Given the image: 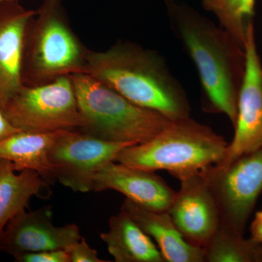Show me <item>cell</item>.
I'll use <instances>...</instances> for the list:
<instances>
[{
	"label": "cell",
	"instance_id": "obj_15",
	"mask_svg": "<svg viewBox=\"0 0 262 262\" xmlns=\"http://www.w3.org/2000/svg\"><path fill=\"white\" fill-rule=\"evenodd\" d=\"M100 237L116 262H165L151 237L121 211L110 217L107 232Z\"/></svg>",
	"mask_w": 262,
	"mask_h": 262
},
{
	"label": "cell",
	"instance_id": "obj_18",
	"mask_svg": "<svg viewBox=\"0 0 262 262\" xmlns=\"http://www.w3.org/2000/svg\"><path fill=\"white\" fill-rule=\"evenodd\" d=\"M204 262H262V244L222 225L203 248Z\"/></svg>",
	"mask_w": 262,
	"mask_h": 262
},
{
	"label": "cell",
	"instance_id": "obj_19",
	"mask_svg": "<svg viewBox=\"0 0 262 262\" xmlns=\"http://www.w3.org/2000/svg\"><path fill=\"white\" fill-rule=\"evenodd\" d=\"M256 0H206L203 4L216 16L221 27L244 48L248 25L252 22Z\"/></svg>",
	"mask_w": 262,
	"mask_h": 262
},
{
	"label": "cell",
	"instance_id": "obj_21",
	"mask_svg": "<svg viewBox=\"0 0 262 262\" xmlns=\"http://www.w3.org/2000/svg\"><path fill=\"white\" fill-rule=\"evenodd\" d=\"M70 262H105L98 256V252L82 237L79 242L67 250Z\"/></svg>",
	"mask_w": 262,
	"mask_h": 262
},
{
	"label": "cell",
	"instance_id": "obj_13",
	"mask_svg": "<svg viewBox=\"0 0 262 262\" xmlns=\"http://www.w3.org/2000/svg\"><path fill=\"white\" fill-rule=\"evenodd\" d=\"M35 13L18 2L0 5V108L23 85L20 72L24 34Z\"/></svg>",
	"mask_w": 262,
	"mask_h": 262
},
{
	"label": "cell",
	"instance_id": "obj_20",
	"mask_svg": "<svg viewBox=\"0 0 262 262\" xmlns=\"http://www.w3.org/2000/svg\"><path fill=\"white\" fill-rule=\"evenodd\" d=\"M15 259L20 262H70V256L66 250L24 253L16 256Z\"/></svg>",
	"mask_w": 262,
	"mask_h": 262
},
{
	"label": "cell",
	"instance_id": "obj_6",
	"mask_svg": "<svg viewBox=\"0 0 262 262\" xmlns=\"http://www.w3.org/2000/svg\"><path fill=\"white\" fill-rule=\"evenodd\" d=\"M20 131L79 130L82 117L70 76L37 86L22 85L1 108Z\"/></svg>",
	"mask_w": 262,
	"mask_h": 262
},
{
	"label": "cell",
	"instance_id": "obj_17",
	"mask_svg": "<svg viewBox=\"0 0 262 262\" xmlns=\"http://www.w3.org/2000/svg\"><path fill=\"white\" fill-rule=\"evenodd\" d=\"M56 132L19 131L0 141V159L12 162L15 171L34 170L48 184H53L56 179L50 162L49 151Z\"/></svg>",
	"mask_w": 262,
	"mask_h": 262
},
{
	"label": "cell",
	"instance_id": "obj_25",
	"mask_svg": "<svg viewBox=\"0 0 262 262\" xmlns=\"http://www.w3.org/2000/svg\"><path fill=\"white\" fill-rule=\"evenodd\" d=\"M202 3H203V2L206 1V0H201Z\"/></svg>",
	"mask_w": 262,
	"mask_h": 262
},
{
	"label": "cell",
	"instance_id": "obj_11",
	"mask_svg": "<svg viewBox=\"0 0 262 262\" xmlns=\"http://www.w3.org/2000/svg\"><path fill=\"white\" fill-rule=\"evenodd\" d=\"M203 170L180 180L167 211L184 239L202 248L221 225L218 205Z\"/></svg>",
	"mask_w": 262,
	"mask_h": 262
},
{
	"label": "cell",
	"instance_id": "obj_24",
	"mask_svg": "<svg viewBox=\"0 0 262 262\" xmlns=\"http://www.w3.org/2000/svg\"><path fill=\"white\" fill-rule=\"evenodd\" d=\"M19 0H0V5L3 3H13V2H18Z\"/></svg>",
	"mask_w": 262,
	"mask_h": 262
},
{
	"label": "cell",
	"instance_id": "obj_23",
	"mask_svg": "<svg viewBox=\"0 0 262 262\" xmlns=\"http://www.w3.org/2000/svg\"><path fill=\"white\" fill-rule=\"evenodd\" d=\"M251 238L262 244V211L255 215L251 225Z\"/></svg>",
	"mask_w": 262,
	"mask_h": 262
},
{
	"label": "cell",
	"instance_id": "obj_2",
	"mask_svg": "<svg viewBox=\"0 0 262 262\" xmlns=\"http://www.w3.org/2000/svg\"><path fill=\"white\" fill-rule=\"evenodd\" d=\"M84 74L93 76L138 106L170 120L189 117L185 91L157 52L130 42L104 51L89 49Z\"/></svg>",
	"mask_w": 262,
	"mask_h": 262
},
{
	"label": "cell",
	"instance_id": "obj_14",
	"mask_svg": "<svg viewBox=\"0 0 262 262\" xmlns=\"http://www.w3.org/2000/svg\"><path fill=\"white\" fill-rule=\"evenodd\" d=\"M120 211L126 213L152 239L165 262H204L203 248L189 244L168 211H155L125 199Z\"/></svg>",
	"mask_w": 262,
	"mask_h": 262
},
{
	"label": "cell",
	"instance_id": "obj_8",
	"mask_svg": "<svg viewBox=\"0 0 262 262\" xmlns=\"http://www.w3.org/2000/svg\"><path fill=\"white\" fill-rule=\"evenodd\" d=\"M131 144L98 139L79 130L57 131L49 151L56 181L74 192L91 191L94 174Z\"/></svg>",
	"mask_w": 262,
	"mask_h": 262
},
{
	"label": "cell",
	"instance_id": "obj_16",
	"mask_svg": "<svg viewBox=\"0 0 262 262\" xmlns=\"http://www.w3.org/2000/svg\"><path fill=\"white\" fill-rule=\"evenodd\" d=\"M12 162L0 159V237L12 218L25 211L33 196L49 198V184L34 170H21L15 173Z\"/></svg>",
	"mask_w": 262,
	"mask_h": 262
},
{
	"label": "cell",
	"instance_id": "obj_1",
	"mask_svg": "<svg viewBox=\"0 0 262 262\" xmlns=\"http://www.w3.org/2000/svg\"><path fill=\"white\" fill-rule=\"evenodd\" d=\"M170 27L195 65L212 111L234 126L246 70L244 48L223 27L175 0H165Z\"/></svg>",
	"mask_w": 262,
	"mask_h": 262
},
{
	"label": "cell",
	"instance_id": "obj_3",
	"mask_svg": "<svg viewBox=\"0 0 262 262\" xmlns=\"http://www.w3.org/2000/svg\"><path fill=\"white\" fill-rule=\"evenodd\" d=\"M228 144L211 127L189 117L171 120L146 142L124 148L115 162L150 171L167 170L182 180L220 163Z\"/></svg>",
	"mask_w": 262,
	"mask_h": 262
},
{
	"label": "cell",
	"instance_id": "obj_7",
	"mask_svg": "<svg viewBox=\"0 0 262 262\" xmlns=\"http://www.w3.org/2000/svg\"><path fill=\"white\" fill-rule=\"evenodd\" d=\"M218 205L221 225L244 234L262 192V146L226 165L203 170Z\"/></svg>",
	"mask_w": 262,
	"mask_h": 262
},
{
	"label": "cell",
	"instance_id": "obj_9",
	"mask_svg": "<svg viewBox=\"0 0 262 262\" xmlns=\"http://www.w3.org/2000/svg\"><path fill=\"white\" fill-rule=\"evenodd\" d=\"M244 50L246 70L237 101L234 135L225 158L217 165H226L262 146V67L253 22L248 25Z\"/></svg>",
	"mask_w": 262,
	"mask_h": 262
},
{
	"label": "cell",
	"instance_id": "obj_5",
	"mask_svg": "<svg viewBox=\"0 0 262 262\" xmlns=\"http://www.w3.org/2000/svg\"><path fill=\"white\" fill-rule=\"evenodd\" d=\"M82 125L79 130L113 142L139 144L163 130L171 120L138 106L88 74L70 76Z\"/></svg>",
	"mask_w": 262,
	"mask_h": 262
},
{
	"label": "cell",
	"instance_id": "obj_12",
	"mask_svg": "<svg viewBox=\"0 0 262 262\" xmlns=\"http://www.w3.org/2000/svg\"><path fill=\"white\" fill-rule=\"evenodd\" d=\"M91 189L95 192L116 191L136 204L162 211H168L176 193L155 171L115 161L106 164L94 174Z\"/></svg>",
	"mask_w": 262,
	"mask_h": 262
},
{
	"label": "cell",
	"instance_id": "obj_22",
	"mask_svg": "<svg viewBox=\"0 0 262 262\" xmlns=\"http://www.w3.org/2000/svg\"><path fill=\"white\" fill-rule=\"evenodd\" d=\"M19 131L20 130L10 123L9 120L5 117L4 113L0 108V141L4 140Z\"/></svg>",
	"mask_w": 262,
	"mask_h": 262
},
{
	"label": "cell",
	"instance_id": "obj_4",
	"mask_svg": "<svg viewBox=\"0 0 262 262\" xmlns=\"http://www.w3.org/2000/svg\"><path fill=\"white\" fill-rule=\"evenodd\" d=\"M88 51L71 27L62 0H44L26 28L22 84L32 87L84 73Z\"/></svg>",
	"mask_w": 262,
	"mask_h": 262
},
{
	"label": "cell",
	"instance_id": "obj_10",
	"mask_svg": "<svg viewBox=\"0 0 262 262\" xmlns=\"http://www.w3.org/2000/svg\"><path fill=\"white\" fill-rule=\"evenodd\" d=\"M51 206L23 211L5 226L0 237V251L16 257L24 253L66 250L82 238L75 224L53 225Z\"/></svg>",
	"mask_w": 262,
	"mask_h": 262
}]
</instances>
